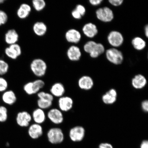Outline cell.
<instances>
[{"label":"cell","instance_id":"6da1fadb","mask_svg":"<svg viewBox=\"0 0 148 148\" xmlns=\"http://www.w3.org/2000/svg\"><path fill=\"white\" fill-rule=\"evenodd\" d=\"M30 68L35 76L40 78L46 75L47 65L45 61L40 58H36L31 62Z\"/></svg>","mask_w":148,"mask_h":148},{"label":"cell","instance_id":"7a4b0ae2","mask_svg":"<svg viewBox=\"0 0 148 148\" xmlns=\"http://www.w3.org/2000/svg\"><path fill=\"white\" fill-rule=\"evenodd\" d=\"M47 137L50 143L57 145L64 142V135L63 131L60 127H53L50 128L47 131Z\"/></svg>","mask_w":148,"mask_h":148},{"label":"cell","instance_id":"3957f363","mask_svg":"<svg viewBox=\"0 0 148 148\" xmlns=\"http://www.w3.org/2000/svg\"><path fill=\"white\" fill-rule=\"evenodd\" d=\"M105 49L102 44L97 43L94 41H88L84 46V51L89 53L90 56L92 58H97L104 52Z\"/></svg>","mask_w":148,"mask_h":148},{"label":"cell","instance_id":"277c9868","mask_svg":"<svg viewBox=\"0 0 148 148\" xmlns=\"http://www.w3.org/2000/svg\"><path fill=\"white\" fill-rule=\"evenodd\" d=\"M48 119L53 124L58 125L63 123L64 117L63 113L58 108H52L46 114Z\"/></svg>","mask_w":148,"mask_h":148},{"label":"cell","instance_id":"5b68a950","mask_svg":"<svg viewBox=\"0 0 148 148\" xmlns=\"http://www.w3.org/2000/svg\"><path fill=\"white\" fill-rule=\"evenodd\" d=\"M106 56L107 60L114 64H121L123 60V53L121 51L115 48H111L107 49Z\"/></svg>","mask_w":148,"mask_h":148},{"label":"cell","instance_id":"8992f818","mask_svg":"<svg viewBox=\"0 0 148 148\" xmlns=\"http://www.w3.org/2000/svg\"><path fill=\"white\" fill-rule=\"evenodd\" d=\"M86 131L84 127L79 125L72 127L69 131V136L70 140L74 142L82 141L84 138Z\"/></svg>","mask_w":148,"mask_h":148},{"label":"cell","instance_id":"52a82bcc","mask_svg":"<svg viewBox=\"0 0 148 148\" xmlns=\"http://www.w3.org/2000/svg\"><path fill=\"white\" fill-rule=\"evenodd\" d=\"M32 120L31 114L27 111H20L16 114V123L20 127H28Z\"/></svg>","mask_w":148,"mask_h":148},{"label":"cell","instance_id":"ba28073f","mask_svg":"<svg viewBox=\"0 0 148 148\" xmlns=\"http://www.w3.org/2000/svg\"><path fill=\"white\" fill-rule=\"evenodd\" d=\"M96 13L98 19L105 23L112 21L114 18L113 12L108 7L99 8L96 11Z\"/></svg>","mask_w":148,"mask_h":148},{"label":"cell","instance_id":"9c48e42d","mask_svg":"<svg viewBox=\"0 0 148 148\" xmlns=\"http://www.w3.org/2000/svg\"><path fill=\"white\" fill-rule=\"evenodd\" d=\"M73 101L71 97L64 95L58 98V108L63 112H67L73 108Z\"/></svg>","mask_w":148,"mask_h":148},{"label":"cell","instance_id":"30bf717a","mask_svg":"<svg viewBox=\"0 0 148 148\" xmlns=\"http://www.w3.org/2000/svg\"><path fill=\"white\" fill-rule=\"evenodd\" d=\"M107 40L110 45L114 47H119L123 43L124 38L121 33L114 31L109 33Z\"/></svg>","mask_w":148,"mask_h":148},{"label":"cell","instance_id":"8fae6325","mask_svg":"<svg viewBox=\"0 0 148 148\" xmlns=\"http://www.w3.org/2000/svg\"><path fill=\"white\" fill-rule=\"evenodd\" d=\"M28 134L33 140L40 138L43 134V129L42 125L36 123L31 124L28 127Z\"/></svg>","mask_w":148,"mask_h":148},{"label":"cell","instance_id":"7c38bea8","mask_svg":"<svg viewBox=\"0 0 148 148\" xmlns=\"http://www.w3.org/2000/svg\"><path fill=\"white\" fill-rule=\"evenodd\" d=\"M1 100L5 104L12 106L16 103L17 98L13 90H8L3 92L1 96Z\"/></svg>","mask_w":148,"mask_h":148},{"label":"cell","instance_id":"4fadbf2b","mask_svg":"<svg viewBox=\"0 0 148 148\" xmlns=\"http://www.w3.org/2000/svg\"><path fill=\"white\" fill-rule=\"evenodd\" d=\"M31 114L34 123L40 125L45 123L47 118L45 111L39 108L34 109Z\"/></svg>","mask_w":148,"mask_h":148},{"label":"cell","instance_id":"5bb4252c","mask_svg":"<svg viewBox=\"0 0 148 148\" xmlns=\"http://www.w3.org/2000/svg\"><path fill=\"white\" fill-rule=\"evenodd\" d=\"M65 38L68 42L77 44L80 41L81 35L78 30L72 29L66 31L65 34Z\"/></svg>","mask_w":148,"mask_h":148},{"label":"cell","instance_id":"9a60e30c","mask_svg":"<svg viewBox=\"0 0 148 148\" xmlns=\"http://www.w3.org/2000/svg\"><path fill=\"white\" fill-rule=\"evenodd\" d=\"M66 92L65 87L62 83L56 82L52 85L50 89V93L53 97L60 98L64 95Z\"/></svg>","mask_w":148,"mask_h":148},{"label":"cell","instance_id":"2e32d148","mask_svg":"<svg viewBox=\"0 0 148 148\" xmlns=\"http://www.w3.org/2000/svg\"><path fill=\"white\" fill-rule=\"evenodd\" d=\"M81 55L80 49L76 46H70L66 51V55L68 58L73 62L80 60Z\"/></svg>","mask_w":148,"mask_h":148},{"label":"cell","instance_id":"e0dca14e","mask_svg":"<svg viewBox=\"0 0 148 148\" xmlns=\"http://www.w3.org/2000/svg\"><path fill=\"white\" fill-rule=\"evenodd\" d=\"M79 88L83 90L91 89L94 86V81L91 77L88 76H83L80 77L78 81Z\"/></svg>","mask_w":148,"mask_h":148},{"label":"cell","instance_id":"ac0fdd59","mask_svg":"<svg viewBox=\"0 0 148 148\" xmlns=\"http://www.w3.org/2000/svg\"><path fill=\"white\" fill-rule=\"evenodd\" d=\"M117 97V92L114 89L112 88L103 95L102 100L105 104H112L115 103Z\"/></svg>","mask_w":148,"mask_h":148},{"label":"cell","instance_id":"d6986e66","mask_svg":"<svg viewBox=\"0 0 148 148\" xmlns=\"http://www.w3.org/2000/svg\"><path fill=\"white\" fill-rule=\"evenodd\" d=\"M18 39H19V35L15 29H9L5 33V41L9 45L17 43Z\"/></svg>","mask_w":148,"mask_h":148},{"label":"cell","instance_id":"ffe728a7","mask_svg":"<svg viewBox=\"0 0 148 148\" xmlns=\"http://www.w3.org/2000/svg\"><path fill=\"white\" fill-rule=\"evenodd\" d=\"M147 83L146 77L141 74L135 75L132 80V86L134 88L137 90L141 89L145 87Z\"/></svg>","mask_w":148,"mask_h":148},{"label":"cell","instance_id":"44dd1931","mask_svg":"<svg viewBox=\"0 0 148 148\" xmlns=\"http://www.w3.org/2000/svg\"><path fill=\"white\" fill-rule=\"evenodd\" d=\"M31 10L30 5L26 3H22L16 11V15L20 19H25L28 17Z\"/></svg>","mask_w":148,"mask_h":148},{"label":"cell","instance_id":"7402d4cb","mask_svg":"<svg viewBox=\"0 0 148 148\" xmlns=\"http://www.w3.org/2000/svg\"><path fill=\"white\" fill-rule=\"evenodd\" d=\"M33 30L37 36H45L47 32V26L43 22H36L33 25Z\"/></svg>","mask_w":148,"mask_h":148},{"label":"cell","instance_id":"603a6c76","mask_svg":"<svg viewBox=\"0 0 148 148\" xmlns=\"http://www.w3.org/2000/svg\"><path fill=\"white\" fill-rule=\"evenodd\" d=\"M82 31L85 36L89 38H93L98 32L97 26L91 23H88L84 25L83 27Z\"/></svg>","mask_w":148,"mask_h":148},{"label":"cell","instance_id":"cb8c5ba5","mask_svg":"<svg viewBox=\"0 0 148 148\" xmlns=\"http://www.w3.org/2000/svg\"><path fill=\"white\" fill-rule=\"evenodd\" d=\"M132 44L135 49L138 51L143 49L146 46L145 40L140 37H137L132 40Z\"/></svg>","mask_w":148,"mask_h":148},{"label":"cell","instance_id":"d4e9b609","mask_svg":"<svg viewBox=\"0 0 148 148\" xmlns=\"http://www.w3.org/2000/svg\"><path fill=\"white\" fill-rule=\"evenodd\" d=\"M32 88L34 94L38 93L45 86V82L42 79H38L32 81Z\"/></svg>","mask_w":148,"mask_h":148},{"label":"cell","instance_id":"484cf974","mask_svg":"<svg viewBox=\"0 0 148 148\" xmlns=\"http://www.w3.org/2000/svg\"><path fill=\"white\" fill-rule=\"evenodd\" d=\"M53 101L44 99H38L37 105L38 108L43 110L50 108L53 105Z\"/></svg>","mask_w":148,"mask_h":148},{"label":"cell","instance_id":"4316f807","mask_svg":"<svg viewBox=\"0 0 148 148\" xmlns=\"http://www.w3.org/2000/svg\"><path fill=\"white\" fill-rule=\"evenodd\" d=\"M32 5L33 8L37 12L43 10L46 6V3L44 0H33Z\"/></svg>","mask_w":148,"mask_h":148},{"label":"cell","instance_id":"83f0119b","mask_svg":"<svg viewBox=\"0 0 148 148\" xmlns=\"http://www.w3.org/2000/svg\"><path fill=\"white\" fill-rule=\"evenodd\" d=\"M8 110L3 105L0 106V123H5L8 119Z\"/></svg>","mask_w":148,"mask_h":148},{"label":"cell","instance_id":"f1b7e54d","mask_svg":"<svg viewBox=\"0 0 148 148\" xmlns=\"http://www.w3.org/2000/svg\"><path fill=\"white\" fill-rule=\"evenodd\" d=\"M9 65L4 60L0 59V76L2 77L9 71Z\"/></svg>","mask_w":148,"mask_h":148},{"label":"cell","instance_id":"f546056e","mask_svg":"<svg viewBox=\"0 0 148 148\" xmlns=\"http://www.w3.org/2000/svg\"><path fill=\"white\" fill-rule=\"evenodd\" d=\"M38 99H46L52 101L54 100V97L50 92L40 91L37 94Z\"/></svg>","mask_w":148,"mask_h":148},{"label":"cell","instance_id":"4dcf8cb0","mask_svg":"<svg viewBox=\"0 0 148 148\" xmlns=\"http://www.w3.org/2000/svg\"><path fill=\"white\" fill-rule=\"evenodd\" d=\"M9 47L12 52L18 57L21 55L22 53L21 48V46L17 43L9 45Z\"/></svg>","mask_w":148,"mask_h":148},{"label":"cell","instance_id":"1f68e13d","mask_svg":"<svg viewBox=\"0 0 148 148\" xmlns=\"http://www.w3.org/2000/svg\"><path fill=\"white\" fill-rule=\"evenodd\" d=\"M23 90L27 95L31 96L34 95L32 88V81L26 83L23 86Z\"/></svg>","mask_w":148,"mask_h":148},{"label":"cell","instance_id":"d6a6232c","mask_svg":"<svg viewBox=\"0 0 148 148\" xmlns=\"http://www.w3.org/2000/svg\"><path fill=\"white\" fill-rule=\"evenodd\" d=\"M8 83L6 79L0 76V92L3 93L8 90Z\"/></svg>","mask_w":148,"mask_h":148},{"label":"cell","instance_id":"836d02e7","mask_svg":"<svg viewBox=\"0 0 148 148\" xmlns=\"http://www.w3.org/2000/svg\"><path fill=\"white\" fill-rule=\"evenodd\" d=\"M8 17L6 12L0 10V26L5 25L8 21Z\"/></svg>","mask_w":148,"mask_h":148},{"label":"cell","instance_id":"e575fe53","mask_svg":"<svg viewBox=\"0 0 148 148\" xmlns=\"http://www.w3.org/2000/svg\"><path fill=\"white\" fill-rule=\"evenodd\" d=\"M5 53L8 58L12 60H16L18 58V57L11 51L9 47L5 48Z\"/></svg>","mask_w":148,"mask_h":148},{"label":"cell","instance_id":"d590c367","mask_svg":"<svg viewBox=\"0 0 148 148\" xmlns=\"http://www.w3.org/2000/svg\"><path fill=\"white\" fill-rule=\"evenodd\" d=\"M82 16H84L86 12V9L83 5H77L75 8Z\"/></svg>","mask_w":148,"mask_h":148},{"label":"cell","instance_id":"8d00e7d4","mask_svg":"<svg viewBox=\"0 0 148 148\" xmlns=\"http://www.w3.org/2000/svg\"><path fill=\"white\" fill-rule=\"evenodd\" d=\"M71 15L73 17L76 19H80L82 17L81 14L75 9L72 11Z\"/></svg>","mask_w":148,"mask_h":148},{"label":"cell","instance_id":"74e56055","mask_svg":"<svg viewBox=\"0 0 148 148\" xmlns=\"http://www.w3.org/2000/svg\"><path fill=\"white\" fill-rule=\"evenodd\" d=\"M123 0H109V2L111 4L115 6H119L123 3Z\"/></svg>","mask_w":148,"mask_h":148},{"label":"cell","instance_id":"f35d334b","mask_svg":"<svg viewBox=\"0 0 148 148\" xmlns=\"http://www.w3.org/2000/svg\"><path fill=\"white\" fill-rule=\"evenodd\" d=\"M141 107L142 110L146 112L148 111V101L147 100L144 101L141 103Z\"/></svg>","mask_w":148,"mask_h":148},{"label":"cell","instance_id":"ab89813d","mask_svg":"<svg viewBox=\"0 0 148 148\" xmlns=\"http://www.w3.org/2000/svg\"><path fill=\"white\" fill-rule=\"evenodd\" d=\"M97 148H114V147L110 143H102L99 144Z\"/></svg>","mask_w":148,"mask_h":148},{"label":"cell","instance_id":"60d3db41","mask_svg":"<svg viewBox=\"0 0 148 148\" xmlns=\"http://www.w3.org/2000/svg\"><path fill=\"white\" fill-rule=\"evenodd\" d=\"M103 0H90L89 2L90 4L93 5H97L100 4Z\"/></svg>","mask_w":148,"mask_h":148},{"label":"cell","instance_id":"b9f144b4","mask_svg":"<svg viewBox=\"0 0 148 148\" xmlns=\"http://www.w3.org/2000/svg\"><path fill=\"white\" fill-rule=\"evenodd\" d=\"M140 148H148V141L147 140H143L140 144Z\"/></svg>","mask_w":148,"mask_h":148},{"label":"cell","instance_id":"7bdbcfd3","mask_svg":"<svg viewBox=\"0 0 148 148\" xmlns=\"http://www.w3.org/2000/svg\"><path fill=\"white\" fill-rule=\"evenodd\" d=\"M145 33L146 37L148 38V26L147 25L146 26L145 28Z\"/></svg>","mask_w":148,"mask_h":148},{"label":"cell","instance_id":"ee69618b","mask_svg":"<svg viewBox=\"0 0 148 148\" xmlns=\"http://www.w3.org/2000/svg\"><path fill=\"white\" fill-rule=\"evenodd\" d=\"M5 1V0H0V4H3Z\"/></svg>","mask_w":148,"mask_h":148}]
</instances>
